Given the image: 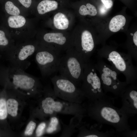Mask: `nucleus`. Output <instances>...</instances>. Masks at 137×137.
I'll list each match as a JSON object with an SVG mask.
<instances>
[{
  "label": "nucleus",
  "mask_w": 137,
  "mask_h": 137,
  "mask_svg": "<svg viewBox=\"0 0 137 137\" xmlns=\"http://www.w3.org/2000/svg\"><path fill=\"white\" fill-rule=\"evenodd\" d=\"M83 117L77 115L74 116L71 120L70 124L65 126L62 132L61 136H69L75 132V128H78L82 123V120Z\"/></svg>",
  "instance_id": "obj_19"
},
{
  "label": "nucleus",
  "mask_w": 137,
  "mask_h": 137,
  "mask_svg": "<svg viewBox=\"0 0 137 137\" xmlns=\"http://www.w3.org/2000/svg\"><path fill=\"white\" fill-rule=\"evenodd\" d=\"M133 40L135 45L137 46V31H136L134 34L133 36Z\"/></svg>",
  "instance_id": "obj_28"
},
{
  "label": "nucleus",
  "mask_w": 137,
  "mask_h": 137,
  "mask_svg": "<svg viewBox=\"0 0 137 137\" xmlns=\"http://www.w3.org/2000/svg\"><path fill=\"white\" fill-rule=\"evenodd\" d=\"M97 55L98 57L106 59L117 71L123 74L128 85L137 82V68L129 54L114 49H103L98 52Z\"/></svg>",
  "instance_id": "obj_3"
},
{
  "label": "nucleus",
  "mask_w": 137,
  "mask_h": 137,
  "mask_svg": "<svg viewBox=\"0 0 137 137\" xmlns=\"http://www.w3.org/2000/svg\"><path fill=\"white\" fill-rule=\"evenodd\" d=\"M39 44L61 52L73 47L72 32L47 30L39 28L35 37Z\"/></svg>",
  "instance_id": "obj_7"
},
{
  "label": "nucleus",
  "mask_w": 137,
  "mask_h": 137,
  "mask_svg": "<svg viewBox=\"0 0 137 137\" xmlns=\"http://www.w3.org/2000/svg\"><path fill=\"white\" fill-rule=\"evenodd\" d=\"M6 101L4 98L0 99V120L5 119L8 115Z\"/></svg>",
  "instance_id": "obj_23"
},
{
  "label": "nucleus",
  "mask_w": 137,
  "mask_h": 137,
  "mask_svg": "<svg viewBox=\"0 0 137 137\" xmlns=\"http://www.w3.org/2000/svg\"><path fill=\"white\" fill-rule=\"evenodd\" d=\"M73 47L82 56L86 62L94 51L95 43L92 33L88 29H82L79 26L75 27L72 32Z\"/></svg>",
  "instance_id": "obj_11"
},
{
  "label": "nucleus",
  "mask_w": 137,
  "mask_h": 137,
  "mask_svg": "<svg viewBox=\"0 0 137 137\" xmlns=\"http://www.w3.org/2000/svg\"><path fill=\"white\" fill-rule=\"evenodd\" d=\"M94 63L90 60L85 63L80 89L85 98L93 101L107 97L103 89Z\"/></svg>",
  "instance_id": "obj_6"
},
{
  "label": "nucleus",
  "mask_w": 137,
  "mask_h": 137,
  "mask_svg": "<svg viewBox=\"0 0 137 137\" xmlns=\"http://www.w3.org/2000/svg\"><path fill=\"white\" fill-rule=\"evenodd\" d=\"M101 2L105 7L107 8H111L113 5L112 0H101Z\"/></svg>",
  "instance_id": "obj_27"
},
{
  "label": "nucleus",
  "mask_w": 137,
  "mask_h": 137,
  "mask_svg": "<svg viewBox=\"0 0 137 137\" xmlns=\"http://www.w3.org/2000/svg\"><path fill=\"white\" fill-rule=\"evenodd\" d=\"M7 75L16 89L33 91L40 86L38 79L21 69L10 66Z\"/></svg>",
  "instance_id": "obj_13"
},
{
  "label": "nucleus",
  "mask_w": 137,
  "mask_h": 137,
  "mask_svg": "<svg viewBox=\"0 0 137 137\" xmlns=\"http://www.w3.org/2000/svg\"><path fill=\"white\" fill-rule=\"evenodd\" d=\"M39 43L35 39L15 43L7 53L10 66L25 70L30 64L29 57L35 53Z\"/></svg>",
  "instance_id": "obj_9"
},
{
  "label": "nucleus",
  "mask_w": 137,
  "mask_h": 137,
  "mask_svg": "<svg viewBox=\"0 0 137 137\" xmlns=\"http://www.w3.org/2000/svg\"><path fill=\"white\" fill-rule=\"evenodd\" d=\"M22 7L29 14L31 13L35 5L33 4L32 0H18Z\"/></svg>",
  "instance_id": "obj_24"
},
{
  "label": "nucleus",
  "mask_w": 137,
  "mask_h": 137,
  "mask_svg": "<svg viewBox=\"0 0 137 137\" xmlns=\"http://www.w3.org/2000/svg\"><path fill=\"white\" fill-rule=\"evenodd\" d=\"M15 43L6 29L0 26V47L6 50L8 53L13 47Z\"/></svg>",
  "instance_id": "obj_17"
},
{
  "label": "nucleus",
  "mask_w": 137,
  "mask_h": 137,
  "mask_svg": "<svg viewBox=\"0 0 137 137\" xmlns=\"http://www.w3.org/2000/svg\"><path fill=\"white\" fill-rule=\"evenodd\" d=\"M36 126V124L32 121H30L28 124L25 131L24 133L26 135L32 134Z\"/></svg>",
  "instance_id": "obj_25"
},
{
  "label": "nucleus",
  "mask_w": 137,
  "mask_h": 137,
  "mask_svg": "<svg viewBox=\"0 0 137 137\" xmlns=\"http://www.w3.org/2000/svg\"><path fill=\"white\" fill-rule=\"evenodd\" d=\"M8 113L12 117H15L17 115L18 103L15 99L10 98L6 101Z\"/></svg>",
  "instance_id": "obj_21"
},
{
  "label": "nucleus",
  "mask_w": 137,
  "mask_h": 137,
  "mask_svg": "<svg viewBox=\"0 0 137 137\" xmlns=\"http://www.w3.org/2000/svg\"><path fill=\"white\" fill-rule=\"evenodd\" d=\"M3 10L6 15H22L27 16L29 14L22 7L19 6L12 0L6 1L5 3Z\"/></svg>",
  "instance_id": "obj_16"
},
{
  "label": "nucleus",
  "mask_w": 137,
  "mask_h": 137,
  "mask_svg": "<svg viewBox=\"0 0 137 137\" xmlns=\"http://www.w3.org/2000/svg\"><path fill=\"white\" fill-rule=\"evenodd\" d=\"M66 51L65 54L61 57L58 71L60 75L80 88L85 62L73 47Z\"/></svg>",
  "instance_id": "obj_4"
},
{
  "label": "nucleus",
  "mask_w": 137,
  "mask_h": 137,
  "mask_svg": "<svg viewBox=\"0 0 137 137\" xmlns=\"http://www.w3.org/2000/svg\"><path fill=\"white\" fill-rule=\"evenodd\" d=\"M55 95L68 102L82 104L85 99L80 88L67 78L60 75L51 78Z\"/></svg>",
  "instance_id": "obj_10"
},
{
  "label": "nucleus",
  "mask_w": 137,
  "mask_h": 137,
  "mask_svg": "<svg viewBox=\"0 0 137 137\" xmlns=\"http://www.w3.org/2000/svg\"><path fill=\"white\" fill-rule=\"evenodd\" d=\"M1 25L10 34L15 43L28 41L35 38L39 21L35 17L29 18L22 15H5Z\"/></svg>",
  "instance_id": "obj_2"
},
{
  "label": "nucleus",
  "mask_w": 137,
  "mask_h": 137,
  "mask_svg": "<svg viewBox=\"0 0 137 137\" xmlns=\"http://www.w3.org/2000/svg\"><path fill=\"white\" fill-rule=\"evenodd\" d=\"M61 52L39 43L35 53V59L43 76H49L58 71Z\"/></svg>",
  "instance_id": "obj_8"
},
{
  "label": "nucleus",
  "mask_w": 137,
  "mask_h": 137,
  "mask_svg": "<svg viewBox=\"0 0 137 137\" xmlns=\"http://www.w3.org/2000/svg\"><path fill=\"white\" fill-rule=\"evenodd\" d=\"M107 97L82 104L86 114L98 124H106L122 133L131 130L128 123L129 117L121 109L115 107Z\"/></svg>",
  "instance_id": "obj_1"
},
{
  "label": "nucleus",
  "mask_w": 137,
  "mask_h": 137,
  "mask_svg": "<svg viewBox=\"0 0 137 137\" xmlns=\"http://www.w3.org/2000/svg\"><path fill=\"white\" fill-rule=\"evenodd\" d=\"M100 125L99 124L97 125L95 124L88 128L87 125L83 124L82 123L78 128L79 130L78 136L79 137H104L114 135V132L101 131L99 129Z\"/></svg>",
  "instance_id": "obj_15"
},
{
  "label": "nucleus",
  "mask_w": 137,
  "mask_h": 137,
  "mask_svg": "<svg viewBox=\"0 0 137 137\" xmlns=\"http://www.w3.org/2000/svg\"><path fill=\"white\" fill-rule=\"evenodd\" d=\"M75 17L73 11L63 8L43 20V26L54 30L69 31L74 24Z\"/></svg>",
  "instance_id": "obj_12"
},
{
  "label": "nucleus",
  "mask_w": 137,
  "mask_h": 137,
  "mask_svg": "<svg viewBox=\"0 0 137 137\" xmlns=\"http://www.w3.org/2000/svg\"><path fill=\"white\" fill-rule=\"evenodd\" d=\"M74 9L73 11L76 16H94L97 12L95 7L89 3H87L85 5H82L78 8L74 7Z\"/></svg>",
  "instance_id": "obj_18"
},
{
  "label": "nucleus",
  "mask_w": 137,
  "mask_h": 137,
  "mask_svg": "<svg viewBox=\"0 0 137 137\" xmlns=\"http://www.w3.org/2000/svg\"><path fill=\"white\" fill-rule=\"evenodd\" d=\"M126 22L125 17L123 15H118L113 17L109 24L110 30L113 32L119 31L125 25Z\"/></svg>",
  "instance_id": "obj_20"
},
{
  "label": "nucleus",
  "mask_w": 137,
  "mask_h": 137,
  "mask_svg": "<svg viewBox=\"0 0 137 137\" xmlns=\"http://www.w3.org/2000/svg\"><path fill=\"white\" fill-rule=\"evenodd\" d=\"M94 65L105 93L110 92L116 97H121L128 84L126 81L119 80L118 75L120 74L100 58L97 57Z\"/></svg>",
  "instance_id": "obj_5"
},
{
  "label": "nucleus",
  "mask_w": 137,
  "mask_h": 137,
  "mask_svg": "<svg viewBox=\"0 0 137 137\" xmlns=\"http://www.w3.org/2000/svg\"><path fill=\"white\" fill-rule=\"evenodd\" d=\"M121 97V110L129 117L137 114V82L128 84Z\"/></svg>",
  "instance_id": "obj_14"
},
{
  "label": "nucleus",
  "mask_w": 137,
  "mask_h": 137,
  "mask_svg": "<svg viewBox=\"0 0 137 137\" xmlns=\"http://www.w3.org/2000/svg\"><path fill=\"white\" fill-rule=\"evenodd\" d=\"M59 125L58 118L56 116L52 117L46 129V132L48 133H52L57 131L58 130Z\"/></svg>",
  "instance_id": "obj_22"
},
{
  "label": "nucleus",
  "mask_w": 137,
  "mask_h": 137,
  "mask_svg": "<svg viewBox=\"0 0 137 137\" xmlns=\"http://www.w3.org/2000/svg\"><path fill=\"white\" fill-rule=\"evenodd\" d=\"M46 125V124L44 122L41 123L38 125L36 131V134L37 136L40 137L43 135Z\"/></svg>",
  "instance_id": "obj_26"
}]
</instances>
